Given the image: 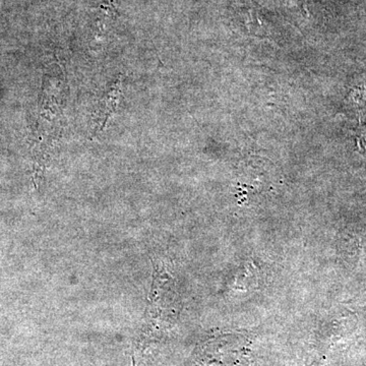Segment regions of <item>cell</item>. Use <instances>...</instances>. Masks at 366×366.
<instances>
[{
    "label": "cell",
    "instance_id": "6da1fadb",
    "mask_svg": "<svg viewBox=\"0 0 366 366\" xmlns=\"http://www.w3.org/2000/svg\"><path fill=\"white\" fill-rule=\"evenodd\" d=\"M122 92V79H119L113 84L110 90L99 103L97 110L95 112V134L104 129L109 118L117 110L118 103L120 101V95Z\"/></svg>",
    "mask_w": 366,
    "mask_h": 366
}]
</instances>
